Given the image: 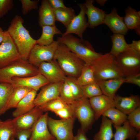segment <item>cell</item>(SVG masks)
I'll use <instances>...</instances> for the list:
<instances>
[{
    "label": "cell",
    "mask_w": 140,
    "mask_h": 140,
    "mask_svg": "<svg viewBox=\"0 0 140 140\" xmlns=\"http://www.w3.org/2000/svg\"><path fill=\"white\" fill-rule=\"evenodd\" d=\"M78 5L80 9L79 13L72 20L62 36L73 33L77 35L80 38L83 39V33L89 26L86 17V9L84 3H78Z\"/></svg>",
    "instance_id": "cell-12"
},
{
    "label": "cell",
    "mask_w": 140,
    "mask_h": 140,
    "mask_svg": "<svg viewBox=\"0 0 140 140\" xmlns=\"http://www.w3.org/2000/svg\"><path fill=\"white\" fill-rule=\"evenodd\" d=\"M12 80V84L15 87H25L37 91L41 87L50 83L48 80L40 73L31 76L15 77Z\"/></svg>",
    "instance_id": "cell-14"
},
{
    "label": "cell",
    "mask_w": 140,
    "mask_h": 140,
    "mask_svg": "<svg viewBox=\"0 0 140 140\" xmlns=\"http://www.w3.org/2000/svg\"><path fill=\"white\" fill-rule=\"evenodd\" d=\"M111 38L112 46L109 53L114 56L124 51L129 47V44L126 42L124 35L114 34Z\"/></svg>",
    "instance_id": "cell-31"
},
{
    "label": "cell",
    "mask_w": 140,
    "mask_h": 140,
    "mask_svg": "<svg viewBox=\"0 0 140 140\" xmlns=\"http://www.w3.org/2000/svg\"><path fill=\"white\" fill-rule=\"evenodd\" d=\"M124 17V23L129 30H134L139 36L140 35V11L130 6L125 10Z\"/></svg>",
    "instance_id": "cell-24"
},
{
    "label": "cell",
    "mask_w": 140,
    "mask_h": 140,
    "mask_svg": "<svg viewBox=\"0 0 140 140\" xmlns=\"http://www.w3.org/2000/svg\"><path fill=\"white\" fill-rule=\"evenodd\" d=\"M1 121V120L0 119V121Z\"/></svg>",
    "instance_id": "cell-51"
},
{
    "label": "cell",
    "mask_w": 140,
    "mask_h": 140,
    "mask_svg": "<svg viewBox=\"0 0 140 140\" xmlns=\"http://www.w3.org/2000/svg\"><path fill=\"white\" fill-rule=\"evenodd\" d=\"M60 97L68 104H71L75 101L70 87L65 80L63 82L62 85Z\"/></svg>",
    "instance_id": "cell-38"
},
{
    "label": "cell",
    "mask_w": 140,
    "mask_h": 140,
    "mask_svg": "<svg viewBox=\"0 0 140 140\" xmlns=\"http://www.w3.org/2000/svg\"><path fill=\"white\" fill-rule=\"evenodd\" d=\"M17 131L13 119L0 121V140H10L12 136L16 137Z\"/></svg>",
    "instance_id": "cell-28"
},
{
    "label": "cell",
    "mask_w": 140,
    "mask_h": 140,
    "mask_svg": "<svg viewBox=\"0 0 140 140\" xmlns=\"http://www.w3.org/2000/svg\"><path fill=\"white\" fill-rule=\"evenodd\" d=\"M22 12L23 15L27 14L30 11L38 8L39 0H20Z\"/></svg>",
    "instance_id": "cell-40"
},
{
    "label": "cell",
    "mask_w": 140,
    "mask_h": 140,
    "mask_svg": "<svg viewBox=\"0 0 140 140\" xmlns=\"http://www.w3.org/2000/svg\"><path fill=\"white\" fill-rule=\"evenodd\" d=\"M115 63L124 77L140 73V53L129 47L114 57Z\"/></svg>",
    "instance_id": "cell-6"
},
{
    "label": "cell",
    "mask_w": 140,
    "mask_h": 140,
    "mask_svg": "<svg viewBox=\"0 0 140 140\" xmlns=\"http://www.w3.org/2000/svg\"><path fill=\"white\" fill-rule=\"evenodd\" d=\"M0 45V69L21 59L12 38L7 31Z\"/></svg>",
    "instance_id": "cell-10"
},
{
    "label": "cell",
    "mask_w": 140,
    "mask_h": 140,
    "mask_svg": "<svg viewBox=\"0 0 140 140\" xmlns=\"http://www.w3.org/2000/svg\"><path fill=\"white\" fill-rule=\"evenodd\" d=\"M52 9L55 20L62 23L66 29L76 16L74 10L71 7Z\"/></svg>",
    "instance_id": "cell-29"
},
{
    "label": "cell",
    "mask_w": 140,
    "mask_h": 140,
    "mask_svg": "<svg viewBox=\"0 0 140 140\" xmlns=\"http://www.w3.org/2000/svg\"><path fill=\"white\" fill-rule=\"evenodd\" d=\"M75 118L58 120L48 116V128L56 140H72L74 136L73 129Z\"/></svg>",
    "instance_id": "cell-8"
},
{
    "label": "cell",
    "mask_w": 140,
    "mask_h": 140,
    "mask_svg": "<svg viewBox=\"0 0 140 140\" xmlns=\"http://www.w3.org/2000/svg\"><path fill=\"white\" fill-rule=\"evenodd\" d=\"M48 2L52 9L65 8L66 7L63 0H48Z\"/></svg>",
    "instance_id": "cell-45"
},
{
    "label": "cell",
    "mask_w": 140,
    "mask_h": 140,
    "mask_svg": "<svg viewBox=\"0 0 140 140\" xmlns=\"http://www.w3.org/2000/svg\"><path fill=\"white\" fill-rule=\"evenodd\" d=\"M93 0H86L84 3L86 9V15L87 16L89 27L94 29L103 24L106 12L103 10L94 6Z\"/></svg>",
    "instance_id": "cell-19"
},
{
    "label": "cell",
    "mask_w": 140,
    "mask_h": 140,
    "mask_svg": "<svg viewBox=\"0 0 140 140\" xmlns=\"http://www.w3.org/2000/svg\"><path fill=\"white\" fill-rule=\"evenodd\" d=\"M4 36V31H3L2 28L0 26V43L2 42Z\"/></svg>",
    "instance_id": "cell-48"
},
{
    "label": "cell",
    "mask_w": 140,
    "mask_h": 140,
    "mask_svg": "<svg viewBox=\"0 0 140 140\" xmlns=\"http://www.w3.org/2000/svg\"><path fill=\"white\" fill-rule=\"evenodd\" d=\"M70 105L75 117L80 124V128L86 133L91 129L96 121L95 113L89 99L84 97Z\"/></svg>",
    "instance_id": "cell-7"
},
{
    "label": "cell",
    "mask_w": 140,
    "mask_h": 140,
    "mask_svg": "<svg viewBox=\"0 0 140 140\" xmlns=\"http://www.w3.org/2000/svg\"><path fill=\"white\" fill-rule=\"evenodd\" d=\"M72 140H88L86 132L81 128L78 129L77 134L74 136Z\"/></svg>",
    "instance_id": "cell-46"
},
{
    "label": "cell",
    "mask_w": 140,
    "mask_h": 140,
    "mask_svg": "<svg viewBox=\"0 0 140 140\" xmlns=\"http://www.w3.org/2000/svg\"><path fill=\"white\" fill-rule=\"evenodd\" d=\"M42 33L40 37L36 40V44L47 45L54 41V37L56 34L61 35L62 33L55 26L44 25L41 27Z\"/></svg>",
    "instance_id": "cell-26"
},
{
    "label": "cell",
    "mask_w": 140,
    "mask_h": 140,
    "mask_svg": "<svg viewBox=\"0 0 140 140\" xmlns=\"http://www.w3.org/2000/svg\"><path fill=\"white\" fill-rule=\"evenodd\" d=\"M55 60L67 76L77 78L85 63L65 45L59 43L54 56Z\"/></svg>",
    "instance_id": "cell-3"
},
{
    "label": "cell",
    "mask_w": 140,
    "mask_h": 140,
    "mask_svg": "<svg viewBox=\"0 0 140 140\" xmlns=\"http://www.w3.org/2000/svg\"><path fill=\"white\" fill-rule=\"evenodd\" d=\"M39 106H35L29 112L18 117L14 118L17 130L31 129L33 125L43 114Z\"/></svg>",
    "instance_id": "cell-17"
},
{
    "label": "cell",
    "mask_w": 140,
    "mask_h": 140,
    "mask_svg": "<svg viewBox=\"0 0 140 140\" xmlns=\"http://www.w3.org/2000/svg\"><path fill=\"white\" fill-rule=\"evenodd\" d=\"M97 82L102 94L113 99L117 90L125 83V77L102 80Z\"/></svg>",
    "instance_id": "cell-22"
},
{
    "label": "cell",
    "mask_w": 140,
    "mask_h": 140,
    "mask_svg": "<svg viewBox=\"0 0 140 140\" xmlns=\"http://www.w3.org/2000/svg\"><path fill=\"white\" fill-rule=\"evenodd\" d=\"M57 41L65 45L87 65H93L102 55L96 52L88 40L78 38L72 34L59 37Z\"/></svg>",
    "instance_id": "cell-2"
},
{
    "label": "cell",
    "mask_w": 140,
    "mask_h": 140,
    "mask_svg": "<svg viewBox=\"0 0 140 140\" xmlns=\"http://www.w3.org/2000/svg\"><path fill=\"white\" fill-rule=\"evenodd\" d=\"M63 82L50 83L43 87L35 99V106H39L59 97Z\"/></svg>",
    "instance_id": "cell-13"
},
{
    "label": "cell",
    "mask_w": 140,
    "mask_h": 140,
    "mask_svg": "<svg viewBox=\"0 0 140 140\" xmlns=\"http://www.w3.org/2000/svg\"><path fill=\"white\" fill-rule=\"evenodd\" d=\"M54 113L61 119H68L75 117L73 110L70 105L68 104L66 107L57 110Z\"/></svg>",
    "instance_id": "cell-41"
},
{
    "label": "cell",
    "mask_w": 140,
    "mask_h": 140,
    "mask_svg": "<svg viewBox=\"0 0 140 140\" xmlns=\"http://www.w3.org/2000/svg\"><path fill=\"white\" fill-rule=\"evenodd\" d=\"M103 24L107 25L114 34L124 35L129 30L124 23L123 17L118 15L116 8H113L110 13L106 14Z\"/></svg>",
    "instance_id": "cell-16"
},
{
    "label": "cell",
    "mask_w": 140,
    "mask_h": 140,
    "mask_svg": "<svg viewBox=\"0 0 140 140\" xmlns=\"http://www.w3.org/2000/svg\"><path fill=\"white\" fill-rule=\"evenodd\" d=\"M48 112L41 116L31 128L28 140H51L55 139L49 130L47 125Z\"/></svg>",
    "instance_id": "cell-15"
},
{
    "label": "cell",
    "mask_w": 140,
    "mask_h": 140,
    "mask_svg": "<svg viewBox=\"0 0 140 140\" xmlns=\"http://www.w3.org/2000/svg\"><path fill=\"white\" fill-rule=\"evenodd\" d=\"M110 120L102 116L99 131L94 135L93 140H111L113 137L112 125Z\"/></svg>",
    "instance_id": "cell-27"
},
{
    "label": "cell",
    "mask_w": 140,
    "mask_h": 140,
    "mask_svg": "<svg viewBox=\"0 0 140 140\" xmlns=\"http://www.w3.org/2000/svg\"><path fill=\"white\" fill-rule=\"evenodd\" d=\"M127 121L132 127L140 131V106L128 115Z\"/></svg>",
    "instance_id": "cell-39"
},
{
    "label": "cell",
    "mask_w": 140,
    "mask_h": 140,
    "mask_svg": "<svg viewBox=\"0 0 140 140\" xmlns=\"http://www.w3.org/2000/svg\"><path fill=\"white\" fill-rule=\"evenodd\" d=\"M76 82L81 86L97 82L93 65L85 64L80 75L76 78Z\"/></svg>",
    "instance_id": "cell-32"
},
{
    "label": "cell",
    "mask_w": 140,
    "mask_h": 140,
    "mask_svg": "<svg viewBox=\"0 0 140 140\" xmlns=\"http://www.w3.org/2000/svg\"><path fill=\"white\" fill-rule=\"evenodd\" d=\"M31 129L17 130L16 137L19 140H28L30 137L31 133ZM10 140H16L15 137L12 136Z\"/></svg>",
    "instance_id": "cell-43"
},
{
    "label": "cell",
    "mask_w": 140,
    "mask_h": 140,
    "mask_svg": "<svg viewBox=\"0 0 140 140\" xmlns=\"http://www.w3.org/2000/svg\"><path fill=\"white\" fill-rule=\"evenodd\" d=\"M14 88L12 84L0 83V115L8 111V102Z\"/></svg>",
    "instance_id": "cell-30"
},
{
    "label": "cell",
    "mask_w": 140,
    "mask_h": 140,
    "mask_svg": "<svg viewBox=\"0 0 140 140\" xmlns=\"http://www.w3.org/2000/svg\"><path fill=\"white\" fill-rule=\"evenodd\" d=\"M76 78L66 76L65 80L69 85L75 101H77L84 96L81 86L76 83Z\"/></svg>",
    "instance_id": "cell-37"
},
{
    "label": "cell",
    "mask_w": 140,
    "mask_h": 140,
    "mask_svg": "<svg viewBox=\"0 0 140 140\" xmlns=\"http://www.w3.org/2000/svg\"><path fill=\"white\" fill-rule=\"evenodd\" d=\"M38 22L39 26H55V20L52 9L48 0H43L39 10Z\"/></svg>",
    "instance_id": "cell-23"
},
{
    "label": "cell",
    "mask_w": 140,
    "mask_h": 140,
    "mask_svg": "<svg viewBox=\"0 0 140 140\" xmlns=\"http://www.w3.org/2000/svg\"><path fill=\"white\" fill-rule=\"evenodd\" d=\"M102 116L110 118L114 126H115L122 125L127 120V115L115 107L110 108L106 110Z\"/></svg>",
    "instance_id": "cell-34"
},
{
    "label": "cell",
    "mask_w": 140,
    "mask_h": 140,
    "mask_svg": "<svg viewBox=\"0 0 140 140\" xmlns=\"http://www.w3.org/2000/svg\"><path fill=\"white\" fill-rule=\"evenodd\" d=\"M56 140L55 139H53V140Z\"/></svg>",
    "instance_id": "cell-50"
},
{
    "label": "cell",
    "mask_w": 140,
    "mask_h": 140,
    "mask_svg": "<svg viewBox=\"0 0 140 140\" xmlns=\"http://www.w3.org/2000/svg\"><path fill=\"white\" fill-rule=\"evenodd\" d=\"M23 19L16 15L12 20L7 31L13 41L21 58L27 60L30 52L36 44L29 31L23 25Z\"/></svg>",
    "instance_id": "cell-1"
},
{
    "label": "cell",
    "mask_w": 140,
    "mask_h": 140,
    "mask_svg": "<svg viewBox=\"0 0 140 140\" xmlns=\"http://www.w3.org/2000/svg\"><path fill=\"white\" fill-rule=\"evenodd\" d=\"M81 87L84 97L89 99L103 94L97 82Z\"/></svg>",
    "instance_id": "cell-36"
},
{
    "label": "cell",
    "mask_w": 140,
    "mask_h": 140,
    "mask_svg": "<svg viewBox=\"0 0 140 140\" xmlns=\"http://www.w3.org/2000/svg\"><path fill=\"white\" fill-rule=\"evenodd\" d=\"M67 104L59 97L58 98L46 102L39 106L43 111L53 112L67 106Z\"/></svg>",
    "instance_id": "cell-35"
},
{
    "label": "cell",
    "mask_w": 140,
    "mask_h": 140,
    "mask_svg": "<svg viewBox=\"0 0 140 140\" xmlns=\"http://www.w3.org/2000/svg\"><path fill=\"white\" fill-rule=\"evenodd\" d=\"M114 126L116 130L114 140H133L136 138L138 132L130 125L127 120L122 126Z\"/></svg>",
    "instance_id": "cell-25"
},
{
    "label": "cell",
    "mask_w": 140,
    "mask_h": 140,
    "mask_svg": "<svg viewBox=\"0 0 140 140\" xmlns=\"http://www.w3.org/2000/svg\"><path fill=\"white\" fill-rule=\"evenodd\" d=\"M96 2L97 4L102 6H103L106 2L107 1L106 0H96Z\"/></svg>",
    "instance_id": "cell-49"
},
{
    "label": "cell",
    "mask_w": 140,
    "mask_h": 140,
    "mask_svg": "<svg viewBox=\"0 0 140 140\" xmlns=\"http://www.w3.org/2000/svg\"><path fill=\"white\" fill-rule=\"evenodd\" d=\"M37 92L32 89L22 99L12 112V115L14 118L29 112L35 107L34 101L37 95Z\"/></svg>",
    "instance_id": "cell-21"
},
{
    "label": "cell",
    "mask_w": 140,
    "mask_h": 140,
    "mask_svg": "<svg viewBox=\"0 0 140 140\" xmlns=\"http://www.w3.org/2000/svg\"><path fill=\"white\" fill-rule=\"evenodd\" d=\"M39 73L38 67L30 64L27 60L21 59L0 69V83L12 84V79L14 77L31 76Z\"/></svg>",
    "instance_id": "cell-4"
},
{
    "label": "cell",
    "mask_w": 140,
    "mask_h": 140,
    "mask_svg": "<svg viewBox=\"0 0 140 140\" xmlns=\"http://www.w3.org/2000/svg\"><path fill=\"white\" fill-rule=\"evenodd\" d=\"M113 100L115 107L127 115L140 106V99L137 95L125 97L117 95Z\"/></svg>",
    "instance_id": "cell-18"
},
{
    "label": "cell",
    "mask_w": 140,
    "mask_h": 140,
    "mask_svg": "<svg viewBox=\"0 0 140 140\" xmlns=\"http://www.w3.org/2000/svg\"><path fill=\"white\" fill-rule=\"evenodd\" d=\"M59 43L54 41L47 45L36 44L31 49L27 61L33 66L38 67L41 63L53 60Z\"/></svg>",
    "instance_id": "cell-9"
},
{
    "label": "cell",
    "mask_w": 140,
    "mask_h": 140,
    "mask_svg": "<svg viewBox=\"0 0 140 140\" xmlns=\"http://www.w3.org/2000/svg\"><path fill=\"white\" fill-rule=\"evenodd\" d=\"M129 46L140 53V40H133L132 43L129 44Z\"/></svg>",
    "instance_id": "cell-47"
},
{
    "label": "cell",
    "mask_w": 140,
    "mask_h": 140,
    "mask_svg": "<svg viewBox=\"0 0 140 140\" xmlns=\"http://www.w3.org/2000/svg\"><path fill=\"white\" fill-rule=\"evenodd\" d=\"M13 6L12 0H0V18L11 10Z\"/></svg>",
    "instance_id": "cell-42"
},
{
    "label": "cell",
    "mask_w": 140,
    "mask_h": 140,
    "mask_svg": "<svg viewBox=\"0 0 140 140\" xmlns=\"http://www.w3.org/2000/svg\"><path fill=\"white\" fill-rule=\"evenodd\" d=\"M92 65L97 82L125 77L115 63L114 56L109 53L102 54Z\"/></svg>",
    "instance_id": "cell-5"
},
{
    "label": "cell",
    "mask_w": 140,
    "mask_h": 140,
    "mask_svg": "<svg viewBox=\"0 0 140 140\" xmlns=\"http://www.w3.org/2000/svg\"><path fill=\"white\" fill-rule=\"evenodd\" d=\"M32 90L25 87H15L8 102L7 110L11 108H16L22 99Z\"/></svg>",
    "instance_id": "cell-33"
},
{
    "label": "cell",
    "mask_w": 140,
    "mask_h": 140,
    "mask_svg": "<svg viewBox=\"0 0 140 140\" xmlns=\"http://www.w3.org/2000/svg\"><path fill=\"white\" fill-rule=\"evenodd\" d=\"M38 68L39 72L50 83L63 82L67 76L57 62L53 59L50 62L41 63Z\"/></svg>",
    "instance_id": "cell-11"
},
{
    "label": "cell",
    "mask_w": 140,
    "mask_h": 140,
    "mask_svg": "<svg viewBox=\"0 0 140 140\" xmlns=\"http://www.w3.org/2000/svg\"><path fill=\"white\" fill-rule=\"evenodd\" d=\"M97 120L103 113L109 109L115 107L114 100L103 94L89 99Z\"/></svg>",
    "instance_id": "cell-20"
},
{
    "label": "cell",
    "mask_w": 140,
    "mask_h": 140,
    "mask_svg": "<svg viewBox=\"0 0 140 140\" xmlns=\"http://www.w3.org/2000/svg\"><path fill=\"white\" fill-rule=\"evenodd\" d=\"M125 83H130L140 87V73L130 75L125 77Z\"/></svg>",
    "instance_id": "cell-44"
}]
</instances>
